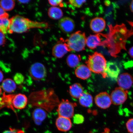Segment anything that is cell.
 Wrapping results in <instances>:
<instances>
[{
  "label": "cell",
  "mask_w": 133,
  "mask_h": 133,
  "mask_svg": "<svg viewBox=\"0 0 133 133\" xmlns=\"http://www.w3.org/2000/svg\"><path fill=\"white\" fill-rule=\"evenodd\" d=\"M7 16H9L8 13L0 6V18Z\"/></svg>",
  "instance_id": "1f68e13d"
},
{
  "label": "cell",
  "mask_w": 133,
  "mask_h": 133,
  "mask_svg": "<svg viewBox=\"0 0 133 133\" xmlns=\"http://www.w3.org/2000/svg\"><path fill=\"white\" fill-rule=\"evenodd\" d=\"M128 54L130 57L133 59V46L131 47L129 49Z\"/></svg>",
  "instance_id": "d6a6232c"
},
{
  "label": "cell",
  "mask_w": 133,
  "mask_h": 133,
  "mask_svg": "<svg viewBox=\"0 0 133 133\" xmlns=\"http://www.w3.org/2000/svg\"><path fill=\"white\" fill-rule=\"evenodd\" d=\"M86 1H76V0H71L69 1V3L75 7L79 8L81 7L84 3L86 2Z\"/></svg>",
  "instance_id": "4316f807"
},
{
  "label": "cell",
  "mask_w": 133,
  "mask_h": 133,
  "mask_svg": "<svg viewBox=\"0 0 133 133\" xmlns=\"http://www.w3.org/2000/svg\"><path fill=\"white\" fill-rule=\"evenodd\" d=\"M2 133H24V132L21 130L10 128L9 129L5 131Z\"/></svg>",
  "instance_id": "f546056e"
},
{
  "label": "cell",
  "mask_w": 133,
  "mask_h": 133,
  "mask_svg": "<svg viewBox=\"0 0 133 133\" xmlns=\"http://www.w3.org/2000/svg\"><path fill=\"white\" fill-rule=\"evenodd\" d=\"M1 93H2V89H1V86H0V95H1Z\"/></svg>",
  "instance_id": "74e56055"
},
{
  "label": "cell",
  "mask_w": 133,
  "mask_h": 133,
  "mask_svg": "<svg viewBox=\"0 0 133 133\" xmlns=\"http://www.w3.org/2000/svg\"><path fill=\"white\" fill-rule=\"evenodd\" d=\"M110 96L112 103L119 105L124 103L127 99L128 96L125 90L119 87L112 91Z\"/></svg>",
  "instance_id": "8992f818"
},
{
  "label": "cell",
  "mask_w": 133,
  "mask_h": 133,
  "mask_svg": "<svg viewBox=\"0 0 133 133\" xmlns=\"http://www.w3.org/2000/svg\"><path fill=\"white\" fill-rule=\"evenodd\" d=\"M130 8L131 11L133 13V1H132L131 3Z\"/></svg>",
  "instance_id": "8d00e7d4"
},
{
  "label": "cell",
  "mask_w": 133,
  "mask_h": 133,
  "mask_svg": "<svg viewBox=\"0 0 133 133\" xmlns=\"http://www.w3.org/2000/svg\"><path fill=\"white\" fill-rule=\"evenodd\" d=\"M79 99L80 104L83 107L89 108L92 105L93 98L89 93L84 92Z\"/></svg>",
  "instance_id": "d6986e66"
},
{
  "label": "cell",
  "mask_w": 133,
  "mask_h": 133,
  "mask_svg": "<svg viewBox=\"0 0 133 133\" xmlns=\"http://www.w3.org/2000/svg\"><path fill=\"white\" fill-rule=\"evenodd\" d=\"M86 38L84 32L78 31L71 34L65 42L70 51L79 52L85 49Z\"/></svg>",
  "instance_id": "3957f363"
},
{
  "label": "cell",
  "mask_w": 133,
  "mask_h": 133,
  "mask_svg": "<svg viewBox=\"0 0 133 133\" xmlns=\"http://www.w3.org/2000/svg\"><path fill=\"white\" fill-rule=\"evenodd\" d=\"M24 80V76L21 73H18L15 75L14 81L16 84L18 85L22 84Z\"/></svg>",
  "instance_id": "484cf974"
},
{
  "label": "cell",
  "mask_w": 133,
  "mask_h": 133,
  "mask_svg": "<svg viewBox=\"0 0 133 133\" xmlns=\"http://www.w3.org/2000/svg\"><path fill=\"white\" fill-rule=\"evenodd\" d=\"M19 2L22 3V4H27V3H29L30 1H18Z\"/></svg>",
  "instance_id": "d590c367"
},
{
  "label": "cell",
  "mask_w": 133,
  "mask_h": 133,
  "mask_svg": "<svg viewBox=\"0 0 133 133\" xmlns=\"http://www.w3.org/2000/svg\"><path fill=\"white\" fill-rule=\"evenodd\" d=\"M101 35H91L86 38V45L89 49H94L98 46L103 45Z\"/></svg>",
  "instance_id": "9a60e30c"
},
{
  "label": "cell",
  "mask_w": 133,
  "mask_h": 133,
  "mask_svg": "<svg viewBox=\"0 0 133 133\" xmlns=\"http://www.w3.org/2000/svg\"><path fill=\"white\" fill-rule=\"evenodd\" d=\"M91 71L87 65H81L78 66L75 71V74L77 77L83 80L87 79L91 75Z\"/></svg>",
  "instance_id": "2e32d148"
},
{
  "label": "cell",
  "mask_w": 133,
  "mask_h": 133,
  "mask_svg": "<svg viewBox=\"0 0 133 133\" xmlns=\"http://www.w3.org/2000/svg\"><path fill=\"white\" fill-rule=\"evenodd\" d=\"M15 2L12 0H3L0 1L1 7L5 11H10L15 7Z\"/></svg>",
  "instance_id": "cb8c5ba5"
},
{
  "label": "cell",
  "mask_w": 133,
  "mask_h": 133,
  "mask_svg": "<svg viewBox=\"0 0 133 133\" xmlns=\"http://www.w3.org/2000/svg\"><path fill=\"white\" fill-rule=\"evenodd\" d=\"M120 71V69L115 62L109 61L107 63L103 77H108L116 81L118 77Z\"/></svg>",
  "instance_id": "ba28073f"
},
{
  "label": "cell",
  "mask_w": 133,
  "mask_h": 133,
  "mask_svg": "<svg viewBox=\"0 0 133 133\" xmlns=\"http://www.w3.org/2000/svg\"><path fill=\"white\" fill-rule=\"evenodd\" d=\"M62 1L57 0V1H49V4L53 6H59L61 7H62L63 4Z\"/></svg>",
  "instance_id": "f1b7e54d"
},
{
  "label": "cell",
  "mask_w": 133,
  "mask_h": 133,
  "mask_svg": "<svg viewBox=\"0 0 133 133\" xmlns=\"http://www.w3.org/2000/svg\"><path fill=\"white\" fill-rule=\"evenodd\" d=\"M48 14L51 19L58 20L61 19L63 15V13L61 8L57 6H52L48 10Z\"/></svg>",
  "instance_id": "44dd1931"
},
{
  "label": "cell",
  "mask_w": 133,
  "mask_h": 133,
  "mask_svg": "<svg viewBox=\"0 0 133 133\" xmlns=\"http://www.w3.org/2000/svg\"><path fill=\"white\" fill-rule=\"evenodd\" d=\"M105 58L101 53L95 52L89 56L86 62L87 65L91 71L96 74H101L104 76L107 64Z\"/></svg>",
  "instance_id": "7a4b0ae2"
},
{
  "label": "cell",
  "mask_w": 133,
  "mask_h": 133,
  "mask_svg": "<svg viewBox=\"0 0 133 133\" xmlns=\"http://www.w3.org/2000/svg\"><path fill=\"white\" fill-rule=\"evenodd\" d=\"M81 61L80 56L74 54H70L66 59V62L68 66L71 68L77 66Z\"/></svg>",
  "instance_id": "7402d4cb"
},
{
  "label": "cell",
  "mask_w": 133,
  "mask_h": 133,
  "mask_svg": "<svg viewBox=\"0 0 133 133\" xmlns=\"http://www.w3.org/2000/svg\"><path fill=\"white\" fill-rule=\"evenodd\" d=\"M47 116V113L44 109L40 108H36L32 113L33 121L36 125H40Z\"/></svg>",
  "instance_id": "e0dca14e"
},
{
  "label": "cell",
  "mask_w": 133,
  "mask_h": 133,
  "mask_svg": "<svg viewBox=\"0 0 133 133\" xmlns=\"http://www.w3.org/2000/svg\"><path fill=\"white\" fill-rule=\"evenodd\" d=\"M75 105L67 100H63L58 106L57 112L59 116L70 119L74 115Z\"/></svg>",
  "instance_id": "277c9868"
},
{
  "label": "cell",
  "mask_w": 133,
  "mask_h": 133,
  "mask_svg": "<svg viewBox=\"0 0 133 133\" xmlns=\"http://www.w3.org/2000/svg\"><path fill=\"white\" fill-rule=\"evenodd\" d=\"M130 24H131V25H132L133 26V23H130Z\"/></svg>",
  "instance_id": "f35d334b"
},
{
  "label": "cell",
  "mask_w": 133,
  "mask_h": 133,
  "mask_svg": "<svg viewBox=\"0 0 133 133\" xmlns=\"http://www.w3.org/2000/svg\"><path fill=\"white\" fill-rule=\"evenodd\" d=\"M69 92L70 95L76 99H79L84 93V89L82 85L79 83H75L69 87Z\"/></svg>",
  "instance_id": "ac0fdd59"
},
{
  "label": "cell",
  "mask_w": 133,
  "mask_h": 133,
  "mask_svg": "<svg viewBox=\"0 0 133 133\" xmlns=\"http://www.w3.org/2000/svg\"><path fill=\"white\" fill-rule=\"evenodd\" d=\"M117 81L119 87L125 90L132 87L133 83V78L130 74L125 73L120 75L118 76Z\"/></svg>",
  "instance_id": "30bf717a"
},
{
  "label": "cell",
  "mask_w": 133,
  "mask_h": 133,
  "mask_svg": "<svg viewBox=\"0 0 133 133\" xmlns=\"http://www.w3.org/2000/svg\"><path fill=\"white\" fill-rule=\"evenodd\" d=\"M4 75L2 71H0V82H1L4 79Z\"/></svg>",
  "instance_id": "836d02e7"
},
{
  "label": "cell",
  "mask_w": 133,
  "mask_h": 133,
  "mask_svg": "<svg viewBox=\"0 0 133 133\" xmlns=\"http://www.w3.org/2000/svg\"><path fill=\"white\" fill-rule=\"evenodd\" d=\"M10 23L9 16L0 18V31L5 34L8 32Z\"/></svg>",
  "instance_id": "603a6c76"
},
{
  "label": "cell",
  "mask_w": 133,
  "mask_h": 133,
  "mask_svg": "<svg viewBox=\"0 0 133 133\" xmlns=\"http://www.w3.org/2000/svg\"><path fill=\"white\" fill-rule=\"evenodd\" d=\"M73 118V122L76 124H82L84 121V116L81 114H77L74 115Z\"/></svg>",
  "instance_id": "d4e9b609"
},
{
  "label": "cell",
  "mask_w": 133,
  "mask_h": 133,
  "mask_svg": "<svg viewBox=\"0 0 133 133\" xmlns=\"http://www.w3.org/2000/svg\"><path fill=\"white\" fill-rule=\"evenodd\" d=\"M69 51H70L65 41L62 39L58 42L53 47L52 52L53 56L54 57L61 58Z\"/></svg>",
  "instance_id": "9c48e42d"
},
{
  "label": "cell",
  "mask_w": 133,
  "mask_h": 133,
  "mask_svg": "<svg viewBox=\"0 0 133 133\" xmlns=\"http://www.w3.org/2000/svg\"><path fill=\"white\" fill-rule=\"evenodd\" d=\"M2 87L5 92L12 93L16 89V84L12 79H7L3 81Z\"/></svg>",
  "instance_id": "ffe728a7"
},
{
  "label": "cell",
  "mask_w": 133,
  "mask_h": 133,
  "mask_svg": "<svg viewBox=\"0 0 133 133\" xmlns=\"http://www.w3.org/2000/svg\"><path fill=\"white\" fill-rule=\"evenodd\" d=\"M75 25L73 19L69 17L61 18L58 24L59 29L63 32L65 33L72 32L75 29Z\"/></svg>",
  "instance_id": "8fae6325"
},
{
  "label": "cell",
  "mask_w": 133,
  "mask_h": 133,
  "mask_svg": "<svg viewBox=\"0 0 133 133\" xmlns=\"http://www.w3.org/2000/svg\"><path fill=\"white\" fill-rule=\"evenodd\" d=\"M11 23L8 32L23 33L33 28L46 29L49 27L48 23L31 21L23 17L17 15L10 19Z\"/></svg>",
  "instance_id": "6da1fadb"
},
{
  "label": "cell",
  "mask_w": 133,
  "mask_h": 133,
  "mask_svg": "<svg viewBox=\"0 0 133 133\" xmlns=\"http://www.w3.org/2000/svg\"><path fill=\"white\" fill-rule=\"evenodd\" d=\"M126 128L129 133H133V118L129 119L126 123Z\"/></svg>",
  "instance_id": "83f0119b"
},
{
  "label": "cell",
  "mask_w": 133,
  "mask_h": 133,
  "mask_svg": "<svg viewBox=\"0 0 133 133\" xmlns=\"http://www.w3.org/2000/svg\"><path fill=\"white\" fill-rule=\"evenodd\" d=\"M6 38L5 34L0 31V46L4 44Z\"/></svg>",
  "instance_id": "4dcf8cb0"
},
{
  "label": "cell",
  "mask_w": 133,
  "mask_h": 133,
  "mask_svg": "<svg viewBox=\"0 0 133 133\" xmlns=\"http://www.w3.org/2000/svg\"><path fill=\"white\" fill-rule=\"evenodd\" d=\"M106 25L105 21L101 17H96L91 20L90 26L93 32L98 34L102 32L105 29Z\"/></svg>",
  "instance_id": "7c38bea8"
},
{
  "label": "cell",
  "mask_w": 133,
  "mask_h": 133,
  "mask_svg": "<svg viewBox=\"0 0 133 133\" xmlns=\"http://www.w3.org/2000/svg\"><path fill=\"white\" fill-rule=\"evenodd\" d=\"M101 133H111L110 130L108 128H105L104 129V132Z\"/></svg>",
  "instance_id": "e575fe53"
},
{
  "label": "cell",
  "mask_w": 133,
  "mask_h": 133,
  "mask_svg": "<svg viewBox=\"0 0 133 133\" xmlns=\"http://www.w3.org/2000/svg\"><path fill=\"white\" fill-rule=\"evenodd\" d=\"M95 102L98 107L103 109L109 108L112 103L110 96L105 92L97 94L95 98Z\"/></svg>",
  "instance_id": "52a82bcc"
},
{
  "label": "cell",
  "mask_w": 133,
  "mask_h": 133,
  "mask_svg": "<svg viewBox=\"0 0 133 133\" xmlns=\"http://www.w3.org/2000/svg\"><path fill=\"white\" fill-rule=\"evenodd\" d=\"M29 73L33 79L35 80H40L44 78L46 76V68L41 63H36L31 66Z\"/></svg>",
  "instance_id": "5b68a950"
},
{
  "label": "cell",
  "mask_w": 133,
  "mask_h": 133,
  "mask_svg": "<svg viewBox=\"0 0 133 133\" xmlns=\"http://www.w3.org/2000/svg\"><path fill=\"white\" fill-rule=\"evenodd\" d=\"M12 101L13 106L15 108L22 109L27 105L28 99L25 95L19 94L13 96Z\"/></svg>",
  "instance_id": "5bb4252c"
},
{
  "label": "cell",
  "mask_w": 133,
  "mask_h": 133,
  "mask_svg": "<svg viewBox=\"0 0 133 133\" xmlns=\"http://www.w3.org/2000/svg\"><path fill=\"white\" fill-rule=\"evenodd\" d=\"M56 125L58 130L66 132L72 128V123L70 119L59 116L56 119Z\"/></svg>",
  "instance_id": "4fadbf2b"
}]
</instances>
